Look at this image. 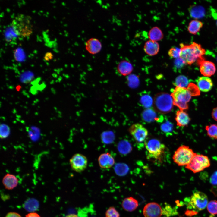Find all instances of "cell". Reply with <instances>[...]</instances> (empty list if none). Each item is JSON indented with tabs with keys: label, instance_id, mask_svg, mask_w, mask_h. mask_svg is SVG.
<instances>
[{
	"label": "cell",
	"instance_id": "cell-38",
	"mask_svg": "<svg viewBox=\"0 0 217 217\" xmlns=\"http://www.w3.org/2000/svg\"><path fill=\"white\" fill-rule=\"evenodd\" d=\"M103 134L102 138L103 140L105 143H109L113 141V135L112 133L107 132Z\"/></svg>",
	"mask_w": 217,
	"mask_h": 217
},
{
	"label": "cell",
	"instance_id": "cell-33",
	"mask_svg": "<svg viewBox=\"0 0 217 217\" xmlns=\"http://www.w3.org/2000/svg\"><path fill=\"white\" fill-rule=\"evenodd\" d=\"M10 132L9 127L4 124L0 125V137L3 139L7 137L9 135Z\"/></svg>",
	"mask_w": 217,
	"mask_h": 217
},
{
	"label": "cell",
	"instance_id": "cell-1",
	"mask_svg": "<svg viewBox=\"0 0 217 217\" xmlns=\"http://www.w3.org/2000/svg\"><path fill=\"white\" fill-rule=\"evenodd\" d=\"M180 46V58L188 65L194 63L206 53V50L201 45L195 42L190 44L181 43Z\"/></svg>",
	"mask_w": 217,
	"mask_h": 217
},
{
	"label": "cell",
	"instance_id": "cell-18",
	"mask_svg": "<svg viewBox=\"0 0 217 217\" xmlns=\"http://www.w3.org/2000/svg\"><path fill=\"white\" fill-rule=\"evenodd\" d=\"M18 180L14 175L8 173L3 178L2 183L5 188L8 190H11L16 187L18 184Z\"/></svg>",
	"mask_w": 217,
	"mask_h": 217
},
{
	"label": "cell",
	"instance_id": "cell-47",
	"mask_svg": "<svg viewBox=\"0 0 217 217\" xmlns=\"http://www.w3.org/2000/svg\"><path fill=\"white\" fill-rule=\"evenodd\" d=\"M21 88V86H18L17 87V90L19 91V90L20 89V88Z\"/></svg>",
	"mask_w": 217,
	"mask_h": 217
},
{
	"label": "cell",
	"instance_id": "cell-5",
	"mask_svg": "<svg viewBox=\"0 0 217 217\" xmlns=\"http://www.w3.org/2000/svg\"><path fill=\"white\" fill-rule=\"evenodd\" d=\"M196 154L188 146L182 145L175 151L172 159L178 166H185L190 162Z\"/></svg>",
	"mask_w": 217,
	"mask_h": 217
},
{
	"label": "cell",
	"instance_id": "cell-19",
	"mask_svg": "<svg viewBox=\"0 0 217 217\" xmlns=\"http://www.w3.org/2000/svg\"><path fill=\"white\" fill-rule=\"evenodd\" d=\"M118 73L121 75L126 76L130 74L133 70L131 64L127 60H122L118 64L117 67Z\"/></svg>",
	"mask_w": 217,
	"mask_h": 217
},
{
	"label": "cell",
	"instance_id": "cell-29",
	"mask_svg": "<svg viewBox=\"0 0 217 217\" xmlns=\"http://www.w3.org/2000/svg\"><path fill=\"white\" fill-rule=\"evenodd\" d=\"M208 212L211 214H217V201L213 200L209 202L207 206Z\"/></svg>",
	"mask_w": 217,
	"mask_h": 217
},
{
	"label": "cell",
	"instance_id": "cell-12",
	"mask_svg": "<svg viewBox=\"0 0 217 217\" xmlns=\"http://www.w3.org/2000/svg\"><path fill=\"white\" fill-rule=\"evenodd\" d=\"M143 214L145 217H161L162 215V209L158 203L151 202L144 206Z\"/></svg>",
	"mask_w": 217,
	"mask_h": 217
},
{
	"label": "cell",
	"instance_id": "cell-2",
	"mask_svg": "<svg viewBox=\"0 0 217 217\" xmlns=\"http://www.w3.org/2000/svg\"><path fill=\"white\" fill-rule=\"evenodd\" d=\"M30 16L20 14L12 20L11 27L14 33L21 37L29 36L32 32V25Z\"/></svg>",
	"mask_w": 217,
	"mask_h": 217
},
{
	"label": "cell",
	"instance_id": "cell-30",
	"mask_svg": "<svg viewBox=\"0 0 217 217\" xmlns=\"http://www.w3.org/2000/svg\"><path fill=\"white\" fill-rule=\"evenodd\" d=\"M168 54L171 58L175 59L180 58L181 54L180 48L176 47H172L168 50Z\"/></svg>",
	"mask_w": 217,
	"mask_h": 217
},
{
	"label": "cell",
	"instance_id": "cell-28",
	"mask_svg": "<svg viewBox=\"0 0 217 217\" xmlns=\"http://www.w3.org/2000/svg\"><path fill=\"white\" fill-rule=\"evenodd\" d=\"M175 84L176 86L184 88H186L189 84L187 78L183 75H179L176 78Z\"/></svg>",
	"mask_w": 217,
	"mask_h": 217
},
{
	"label": "cell",
	"instance_id": "cell-8",
	"mask_svg": "<svg viewBox=\"0 0 217 217\" xmlns=\"http://www.w3.org/2000/svg\"><path fill=\"white\" fill-rule=\"evenodd\" d=\"M208 203L206 195L200 191L194 193L190 198L187 205L188 209L197 211L204 209Z\"/></svg>",
	"mask_w": 217,
	"mask_h": 217
},
{
	"label": "cell",
	"instance_id": "cell-46",
	"mask_svg": "<svg viewBox=\"0 0 217 217\" xmlns=\"http://www.w3.org/2000/svg\"><path fill=\"white\" fill-rule=\"evenodd\" d=\"M65 217H78L77 215L74 214H69L67 216H66Z\"/></svg>",
	"mask_w": 217,
	"mask_h": 217
},
{
	"label": "cell",
	"instance_id": "cell-44",
	"mask_svg": "<svg viewBox=\"0 0 217 217\" xmlns=\"http://www.w3.org/2000/svg\"><path fill=\"white\" fill-rule=\"evenodd\" d=\"M53 55L52 53L48 52L45 54L44 57V59L45 60L49 61L51 59L53 58Z\"/></svg>",
	"mask_w": 217,
	"mask_h": 217
},
{
	"label": "cell",
	"instance_id": "cell-40",
	"mask_svg": "<svg viewBox=\"0 0 217 217\" xmlns=\"http://www.w3.org/2000/svg\"><path fill=\"white\" fill-rule=\"evenodd\" d=\"M209 181L213 185H217V171L214 172L210 178Z\"/></svg>",
	"mask_w": 217,
	"mask_h": 217
},
{
	"label": "cell",
	"instance_id": "cell-24",
	"mask_svg": "<svg viewBox=\"0 0 217 217\" xmlns=\"http://www.w3.org/2000/svg\"><path fill=\"white\" fill-rule=\"evenodd\" d=\"M157 116L155 111L149 108L145 110L143 112L142 115L143 119L148 122L153 121L156 119Z\"/></svg>",
	"mask_w": 217,
	"mask_h": 217
},
{
	"label": "cell",
	"instance_id": "cell-16",
	"mask_svg": "<svg viewBox=\"0 0 217 217\" xmlns=\"http://www.w3.org/2000/svg\"><path fill=\"white\" fill-rule=\"evenodd\" d=\"M175 119L177 125L179 127L187 126L190 121L188 114L184 110L180 109L177 111Z\"/></svg>",
	"mask_w": 217,
	"mask_h": 217
},
{
	"label": "cell",
	"instance_id": "cell-23",
	"mask_svg": "<svg viewBox=\"0 0 217 217\" xmlns=\"http://www.w3.org/2000/svg\"><path fill=\"white\" fill-rule=\"evenodd\" d=\"M39 206V203L37 200L35 198H30L25 202L24 207L27 211L33 212L38 209Z\"/></svg>",
	"mask_w": 217,
	"mask_h": 217
},
{
	"label": "cell",
	"instance_id": "cell-10",
	"mask_svg": "<svg viewBox=\"0 0 217 217\" xmlns=\"http://www.w3.org/2000/svg\"><path fill=\"white\" fill-rule=\"evenodd\" d=\"M70 164L72 170L77 172H80L86 168L88 160L83 155L77 153L73 155L70 159Z\"/></svg>",
	"mask_w": 217,
	"mask_h": 217
},
{
	"label": "cell",
	"instance_id": "cell-15",
	"mask_svg": "<svg viewBox=\"0 0 217 217\" xmlns=\"http://www.w3.org/2000/svg\"><path fill=\"white\" fill-rule=\"evenodd\" d=\"M159 45L157 42L149 40L146 41L144 46L145 53L150 56L156 55L159 52Z\"/></svg>",
	"mask_w": 217,
	"mask_h": 217
},
{
	"label": "cell",
	"instance_id": "cell-39",
	"mask_svg": "<svg viewBox=\"0 0 217 217\" xmlns=\"http://www.w3.org/2000/svg\"><path fill=\"white\" fill-rule=\"evenodd\" d=\"M172 127V125L169 122H166L161 125V128L162 131H171Z\"/></svg>",
	"mask_w": 217,
	"mask_h": 217
},
{
	"label": "cell",
	"instance_id": "cell-4",
	"mask_svg": "<svg viewBox=\"0 0 217 217\" xmlns=\"http://www.w3.org/2000/svg\"><path fill=\"white\" fill-rule=\"evenodd\" d=\"M171 95L173 99L174 105L181 110L188 108L187 103L190 101L192 96L187 88L176 86Z\"/></svg>",
	"mask_w": 217,
	"mask_h": 217
},
{
	"label": "cell",
	"instance_id": "cell-26",
	"mask_svg": "<svg viewBox=\"0 0 217 217\" xmlns=\"http://www.w3.org/2000/svg\"><path fill=\"white\" fill-rule=\"evenodd\" d=\"M207 135L212 139H217V125L211 124L205 127Z\"/></svg>",
	"mask_w": 217,
	"mask_h": 217
},
{
	"label": "cell",
	"instance_id": "cell-6",
	"mask_svg": "<svg viewBox=\"0 0 217 217\" xmlns=\"http://www.w3.org/2000/svg\"><path fill=\"white\" fill-rule=\"evenodd\" d=\"M145 146L147 152V158L160 160L164 154L165 146L158 140L152 139L145 142Z\"/></svg>",
	"mask_w": 217,
	"mask_h": 217
},
{
	"label": "cell",
	"instance_id": "cell-34",
	"mask_svg": "<svg viewBox=\"0 0 217 217\" xmlns=\"http://www.w3.org/2000/svg\"><path fill=\"white\" fill-rule=\"evenodd\" d=\"M126 167L123 164H119L115 167V171L116 174L119 176H123L127 173Z\"/></svg>",
	"mask_w": 217,
	"mask_h": 217
},
{
	"label": "cell",
	"instance_id": "cell-32",
	"mask_svg": "<svg viewBox=\"0 0 217 217\" xmlns=\"http://www.w3.org/2000/svg\"><path fill=\"white\" fill-rule=\"evenodd\" d=\"M176 210L172 208L168 205H166L162 210V214L165 215L167 217L176 215Z\"/></svg>",
	"mask_w": 217,
	"mask_h": 217
},
{
	"label": "cell",
	"instance_id": "cell-41",
	"mask_svg": "<svg viewBox=\"0 0 217 217\" xmlns=\"http://www.w3.org/2000/svg\"><path fill=\"white\" fill-rule=\"evenodd\" d=\"M33 76V75L31 74H28L27 75L26 74H25L22 75L21 76V79L24 82H27L30 81Z\"/></svg>",
	"mask_w": 217,
	"mask_h": 217
},
{
	"label": "cell",
	"instance_id": "cell-3",
	"mask_svg": "<svg viewBox=\"0 0 217 217\" xmlns=\"http://www.w3.org/2000/svg\"><path fill=\"white\" fill-rule=\"evenodd\" d=\"M153 105L157 112L162 114L168 113L171 111L173 107L172 98L168 93H159L154 97Z\"/></svg>",
	"mask_w": 217,
	"mask_h": 217
},
{
	"label": "cell",
	"instance_id": "cell-20",
	"mask_svg": "<svg viewBox=\"0 0 217 217\" xmlns=\"http://www.w3.org/2000/svg\"><path fill=\"white\" fill-rule=\"evenodd\" d=\"M122 206L123 209L127 211L132 212L137 208L138 202L136 200L131 197L125 198L123 200Z\"/></svg>",
	"mask_w": 217,
	"mask_h": 217
},
{
	"label": "cell",
	"instance_id": "cell-42",
	"mask_svg": "<svg viewBox=\"0 0 217 217\" xmlns=\"http://www.w3.org/2000/svg\"><path fill=\"white\" fill-rule=\"evenodd\" d=\"M212 118L217 121V107L213 109L212 112Z\"/></svg>",
	"mask_w": 217,
	"mask_h": 217
},
{
	"label": "cell",
	"instance_id": "cell-31",
	"mask_svg": "<svg viewBox=\"0 0 217 217\" xmlns=\"http://www.w3.org/2000/svg\"><path fill=\"white\" fill-rule=\"evenodd\" d=\"M127 80L129 86L132 88L137 87L139 84V81L137 77L134 75H129Z\"/></svg>",
	"mask_w": 217,
	"mask_h": 217
},
{
	"label": "cell",
	"instance_id": "cell-17",
	"mask_svg": "<svg viewBox=\"0 0 217 217\" xmlns=\"http://www.w3.org/2000/svg\"><path fill=\"white\" fill-rule=\"evenodd\" d=\"M101 43L96 39H90L86 43V48L87 51L92 54L98 53L101 50Z\"/></svg>",
	"mask_w": 217,
	"mask_h": 217
},
{
	"label": "cell",
	"instance_id": "cell-13",
	"mask_svg": "<svg viewBox=\"0 0 217 217\" xmlns=\"http://www.w3.org/2000/svg\"><path fill=\"white\" fill-rule=\"evenodd\" d=\"M98 162L99 166L103 169H108L112 167L115 163V159L109 153L101 154L99 157Z\"/></svg>",
	"mask_w": 217,
	"mask_h": 217
},
{
	"label": "cell",
	"instance_id": "cell-43",
	"mask_svg": "<svg viewBox=\"0 0 217 217\" xmlns=\"http://www.w3.org/2000/svg\"><path fill=\"white\" fill-rule=\"evenodd\" d=\"M5 217H21L18 213L15 212H10L7 214Z\"/></svg>",
	"mask_w": 217,
	"mask_h": 217
},
{
	"label": "cell",
	"instance_id": "cell-35",
	"mask_svg": "<svg viewBox=\"0 0 217 217\" xmlns=\"http://www.w3.org/2000/svg\"><path fill=\"white\" fill-rule=\"evenodd\" d=\"M130 145L128 143L123 141L119 145L118 149L122 153H127L130 150Z\"/></svg>",
	"mask_w": 217,
	"mask_h": 217
},
{
	"label": "cell",
	"instance_id": "cell-45",
	"mask_svg": "<svg viewBox=\"0 0 217 217\" xmlns=\"http://www.w3.org/2000/svg\"><path fill=\"white\" fill-rule=\"evenodd\" d=\"M25 217H40L37 213L35 212H31L26 215Z\"/></svg>",
	"mask_w": 217,
	"mask_h": 217
},
{
	"label": "cell",
	"instance_id": "cell-9",
	"mask_svg": "<svg viewBox=\"0 0 217 217\" xmlns=\"http://www.w3.org/2000/svg\"><path fill=\"white\" fill-rule=\"evenodd\" d=\"M128 131L133 138L139 143L144 141L148 135L147 130L143 125L138 123L131 125Z\"/></svg>",
	"mask_w": 217,
	"mask_h": 217
},
{
	"label": "cell",
	"instance_id": "cell-7",
	"mask_svg": "<svg viewBox=\"0 0 217 217\" xmlns=\"http://www.w3.org/2000/svg\"><path fill=\"white\" fill-rule=\"evenodd\" d=\"M210 165V161L207 156L196 153L190 162L185 167L196 173L203 171Z\"/></svg>",
	"mask_w": 217,
	"mask_h": 217
},
{
	"label": "cell",
	"instance_id": "cell-37",
	"mask_svg": "<svg viewBox=\"0 0 217 217\" xmlns=\"http://www.w3.org/2000/svg\"><path fill=\"white\" fill-rule=\"evenodd\" d=\"M190 92L192 96L197 95L200 94L199 90L197 86L193 84H189L187 88Z\"/></svg>",
	"mask_w": 217,
	"mask_h": 217
},
{
	"label": "cell",
	"instance_id": "cell-11",
	"mask_svg": "<svg viewBox=\"0 0 217 217\" xmlns=\"http://www.w3.org/2000/svg\"><path fill=\"white\" fill-rule=\"evenodd\" d=\"M197 62L200 73L204 76L209 77L215 74L216 68L213 62L206 60L204 56L200 58Z\"/></svg>",
	"mask_w": 217,
	"mask_h": 217
},
{
	"label": "cell",
	"instance_id": "cell-36",
	"mask_svg": "<svg viewBox=\"0 0 217 217\" xmlns=\"http://www.w3.org/2000/svg\"><path fill=\"white\" fill-rule=\"evenodd\" d=\"M105 216L106 217H120L119 213L113 207L108 209L106 211Z\"/></svg>",
	"mask_w": 217,
	"mask_h": 217
},
{
	"label": "cell",
	"instance_id": "cell-25",
	"mask_svg": "<svg viewBox=\"0 0 217 217\" xmlns=\"http://www.w3.org/2000/svg\"><path fill=\"white\" fill-rule=\"evenodd\" d=\"M204 12L203 8L200 6H193L190 9V15L196 19L202 17L204 14Z\"/></svg>",
	"mask_w": 217,
	"mask_h": 217
},
{
	"label": "cell",
	"instance_id": "cell-27",
	"mask_svg": "<svg viewBox=\"0 0 217 217\" xmlns=\"http://www.w3.org/2000/svg\"><path fill=\"white\" fill-rule=\"evenodd\" d=\"M140 102L143 106L148 108L153 105V100L150 96L145 94L141 96Z\"/></svg>",
	"mask_w": 217,
	"mask_h": 217
},
{
	"label": "cell",
	"instance_id": "cell-22",
	"mask_svg": "<svg viewBox=\"0 0 217 217\" xmlns=\"http://www.w3.org/2000/svg\"><path fill=\"white\" fill-rule=\"evenodd\" d=\"M203 26V23L197 20H193L191 21L187 27V30L190 34L196 35L199 32Z\"/></svg>",
	"mask_w": 217,
	"mask_h": 217
},
{
	"label": "cell",
	"instance_id": "cell-21",
	"mask_svg": "<svg viewBox=\"0 0 217 217\" xmlns=\"http://www.w3.org/2000/svg\"><path fill=\"white\" fill-rule=\"evenodd\" d=\"M148 37L149 40L157 42L163 39L164 34L159 27L155 26L152 28L149 31Z\"/></svg>",
	"mask_w": 217,
	"mask_h": 217
},
{
	"label": "cell",
	"instance_id": "cell-14",
	"mask_svg": "<svg viewBox=\"0 0 217 217\" xmlns=\"http://www.w3.org/2000/svg\"><path fill=\"white\" fill-rule=\"evenodd\" d=\"M197 86L199 90L203 92L209 91L212 88L213 83L211 79L209 77L202 76L197 80Z\"/></svg>",
	"mask_w": 217,
	"mask_h": 217
}]
</instances>
